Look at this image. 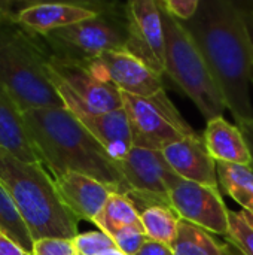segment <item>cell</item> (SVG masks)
I'll return each instance as SVG.
<instances>
[{
  "mask_svg": "<svg viewBox=\"0 0 253 255\" xmlns=\"http://www.w3.org/2000/svg\"><path fill=\"white\" fill-rule=\"evenodd\" d=\"M182 24L207 63L236 124L253 121V60L243 9L228 0H200L197 13Z\"/></svg>",
  "mask_w": 253,
  "mask_h": 255,
  "instance_id": "obj_1",
  "label": "cell"
},
{
  "mask_svg": "<svg viewBox=\"0 0 253 255\" xmlns=\"http://www.w3.org/2000/svg\"><path fill=\"white\" fill-rule=\"evenodd\" d=\"M24 120L40 163L54 179L76 172L125 194L118 163L67 108L30 109Z\"/></svg>",
  "mask_w": 253,
  "mask_h": 255,
  "instance_id": "obj_2",
  "label": "cell"
},
{
  "mask_svg": "<svg viewBox=\"0 0 253 255\" xmlns=\"http://www.w3.org/2000/svg\"><path fill=\"white\" fill-rule=\"evenodd\" d=\"M0 3V88L22 112L39 108H66L49 76L51 48Z\"/></svg>",
  "mask_w": 253,
  "mask_h": 255,
  "instance_id": "obj_3",
  "label": "cell"
},
{
  "mask_svg": "<svg viewBox=\"0 0 253 255\" xmlns=\"http://www.w3.org/2000/svg\"><path fill=\"white\" fill-rule=\"evenodd\" d=\"M0 184L22 217L33 241L75 239L79 220L64 205L52 175L42 163H25L0 148Z\"/></svg>",
  "mask_w": 253,
  "mask_h": 255,
  "instance_id": "obj_4",
  "label": "cell"
},
{
  "mask_svg": "<svg viewBox=\"0 0 253 255\" xmlns=\"http://www.w3.org/2000/svg\"><path fill=\"white\" fill-rule=\"evenodd\" d=\"M160 10L166 40V73L207 121L224 117L227 103L194 39L161 4Z\"/></svg>",
  "mask_w": 253,
  "mask_h": 255,
  "instance_id": "obj_5",
  "label": "cell"
},
{
  "mask_svg": "<svg viewBox=\"0 0 253 255\" xmlns=\"http://www.w3.org/2000/svg\"><path fill=\"white\" fill-rule=\"evenodd\" d=\"M52 54L89 63L109 51H125L128 39L127 12L103 7L94 18L51 31L43 36Z\"/></svg>",
  "mask_w": 253,
  "mask_h": 255,
  "instance_id": "obj_6",
  "label": "cell"
},
{
  "mask_svg": "<svg viewBox=\"0 0 253 255\" xmlns=\"http://www.w3.org/2000/svg\"><path fill=\"white\" fill-rule=\"evenodd\" d=\"M133 146L163 151L166 146L197 134L171 103L166 91L154 97H137L122 93Z\"/></svg>",
  "mask_w": 253,
  "mask_h": 255,
  "instance_id": "obj_7",
  "label": "cell"
},
{
  "mask_svg": "<svg viewBox=\"0 0 253 255\" xmlns=\"http://www.w3.org/2000/svg\"><path fill=\"white\" fill-rule=\"evenodd\" d=\"M48 69L66 108L79 106L95 114L122 109L121 91L95 76L88 64L51 54Z\"/></svg>",
  "mask_w": 253,
  "mask_h": 255,
  "instance_id": "obj_8",
  "label": "cell"
},
{
  "mask_svg": "<svg viewBox=\"0 0 253 255\" xmlns=\"http://www.w3.org/2000/svg\"><path fill=\"white\" fill-rule=\"evenodd\" d=\"M125 194L143 212L151 206H170V187L179 179L166 161L163 151L133 146L118 163Z\"/></svg>",
  "mask_w": 253,
  "mask_h": 255,
  "instance_id": "obj_9",
  "label": "cell"
},
{
  "mask_svg": "<svg viewBox=\"0 0 253 255\" xmlns=\"http://www.w3.org/2000/svg\"><path fill=\"white\" fill-rule=\"evenodd\" d=\"M125 12L128 21L125 51L163 76L166 73V40L158 1L134 0L125 4Z\"/></svg>",
  "mask_w": 253,
  "mask_h": 255,
  "instance_id": "obj_10",
  "label": "cell"
},
{
  "mask_svg": "<svg viewBox=\"0 0 253 255\" xmlns=\"http://www.w3.org/2000/svg\"><path fill=\"white\" fill-rule=\"evenodd\" d=\"M170 208L188 223H192L209 233L228 235V208L221 191L207 185L179 178L169 191Z\"/></svg>",
  "mask_w": 253,
  "mask_h": 255,
  "instance_id": "obj_11",
  "label": "cell"
},
{
  "mask_svg": "<svg viewBox=\"0 0 253 255\" xmlns=\"http://www.w3.org/2000/svg\"><path fill=\"white\" fill-rule=\"evenodd\" d=\"M86 64L95 76L112 82L122 93L154 97L164 91L161 76L127 51H109Z\"/></svg>",
  "mask_w": 253,
  "mask_h": 255,
  "instance_id": "obj_12",
  "label": "cell"
},
{
  "mask_svg": "<svg viewBox=\"0 0 253 255\" xmlns=\"http://www.w3.org/2000/svg\"><path fill=\"white\" fill-rule=\"evenodd\" d=\"M163 155L179 178L219 190L216 160L209 154L203 136L183 137L166 146Z\"/></svg>",
  "mask_w": 253,
  "mask_h": 255,
  "instance_id": "obj_13",
  "label": "cell"
},
{
  "mask_svg": "<svg viewBox=\"0 0 253 255\" xmlns=\"http://www.w3.org/2000/svg\"><path fill=\"white\" fill-rule=\"evenodd\" d=\"M57 190L69 211L81 221L94 223L112 193L103 182L76 172L64 173L55 179Z\"/></svg>",
  "mask_w": 253,
  "mask_h": 255,
  "instance_id": "obj_14",
  "label": "cell"
},
{
  "mask_svg": "<svg viewBox=\"0 0 253 255\" xmlns=\"http://www.w3.org/2000/svg\"><path fill=\"white\" fill-rule=\"evenodd\" d=\"M67 109L104 146V149L116 163L124 160L128 151L133 148L131 130L124 108L104 114H95L79 106H72Z\"/></svg>",
  "mask_w": 253,
  "mask_h": 255,
  "instance_id": "obj_15",
  "label": "cell"
},
{
  "mask_svg": "<svg viewBox=\"0 0 253 255\" xmlns=\"http://www.w3.org/2000/svg\"><path fill=\"white\" fill-rule=\"evenodd\" d=\"M101 9L73 3H30L19 9L15 19L27 30L46 36L51 31L94 18Z\"/></svg>",
  "mask_w": 253,
  "mask_h": 255,
  "instance_id": "obj_16",
  "label": "cell"
},
{
  "mask_svg": "<svg viewBox=\"0 0 253 255\" xmlns=\"http://www.w3.org/2000/svg\"><path fill=\"white\" fill-rule=\"evenodd\" d=\"M0 148L21 161L40 163L24 120V112L3 88H0Z\"/></svg>",
  "mask_w": 253,
  "mask_h": 255,
  "instance_id": "obj_17",
  "label": "cell"
},
{
  "mask_svg": "<svg viewBox=\"0 0 253 255\" xmlns=\"http://www.w3.org/2000/svg\"><path fill=\"white\" fill-rule=\"evenodd\" d=\"M203 139L209 154L216 161L252 167L248 142L237 124L228 123L224 117L210 120L207 121Z\"/></svg>",
  "mask_w": 253,
  "mask_h": 255,
  "instance_id": "obj_18",
  "label": "cell"
},
{
  "mask_svg": "<svg viewBox=\"0 0 253 255\" xmlns=\"http://www.w3.org/2000/svg\"><path fill=\"white\" fill-rule=\"evenodd\" d=\"M170 248L174 255H239L228 242L221 244L207 230L185 220L179 221Z\"/></svg>",
  "mask_w": 253,
  "mask_h": 255,
  "instance_id": "obj_19",
  "label": "cell"
},
{
  "mask_svg": "<svg viewBox=\"0 0 253 255\" xmlns=\"http://www.w3.org/2000/svg\"><path fill=\"white\" fill-rule=\"evenodd\" d=\"M92 224H95L100 232L113 238L118 232L127 227L142 226V221L140 212L127 196L112 193Z\"/></svg>",
  "mask_w": 253,
  "mask_h": 255,
  "instance_id": "obj_20",
  "label": "cell"
},
{
  "mask_svg": "<svg viewBox=\"0 0 253 255\" xmlns=\"http://www.w3.org/2000/svg\"><path fill=\"white\" fill-rule=\"evenodd\" d=\"M218 181L224 193L236 200L243 211L253 212V169L242 164L216 161Z\"/></svg>",
  "mask_w": 253,
  "mask_h": 255,
  "instance_id": "obj_21",
  "label": "cell"
},
{
  "mask_svg": "<svg viewBox=\"0 0 253 255\" xmlns=\"http://www.w3.org/2000/svg\"><path fill=\"white\" fill-rule=\"evenodd\" d=\"M140 221L151 241L170 245L176 238L180 217L170 206H151L140 212Z\"/></svg>",
  "mask_w": 253,
  "mask_h": 255,
  "instance_id": "obj_22",
  "label": "cell"
},
{
  "mask_svg": "<svg viewBox=\"0 0 253 255\" xmlns=\"http://www.w3.org/2000/svg\"><path fill=\"white\" fill-rule=\"evenodd\" d=\"M0 229L9 235L16 244H19L24 250L31 253L33 250V238L19 215L13 200L10 199L6 188L0 184Z\"/></svg>",
  "mask_w": 253,
  "mask_h": 255,
  "instance_id": "obj_23",
  "label": "cell"
},
{
  "mask_svg": "<svg viewBox=\"0 0 253 255\" xmlns=\"http://www.w3.org/2000/svg\"><path fill=\"white\" fill-rule=\"evenodd\" d=\"M225 239L239 255H253V227L242 211L228 209V235Z\"/></svg>",
  "mask_w": 253,
  "mask_h": 255,
  "instance_id": "obj_24",
  "label": "cell"
},
{
  "mask_svg": "<svg viewBox=\"0 0 253 255\" xmlns=\"http://www.w3.org/2000/svg\"><path fill=\"white\" fill-rule=\"evenodd\" d=\"M73 244H75L76 251L79 255H101L106 251L118 248L115 241L109 235H106L100 230L79 233L73 239Z\"/></svg>",
  "mask_w": 253,
  "mask_h": 255,
  "instance_id": "obj_25",
  "label": "cell"
},
{
  "mask_svg": "<svg viewBox=\"0 0 253 255\" xmlns=\"http://www.w3.org/2000/svg\"><path fill=\"white\" fill-rule=\"evenodd\" d=\"M112 239L115 241L116 247L125 255H136L140 251V248L149 241V238L145 233L143 226L127 227L118 232Z\"/></svg>",
  "mask_w": 253,
  "mask_h": 255,
  "instance_id": "obj_26",
  "label": "cell"
},
{
  "mask_svg": "<svg viewBox=\"0 0 253 255\" xmlns=\"http://www.w3.org/2000/svg\"><path fill=\"white\" fill-rule=\"evenodd\" d=\"M31 255H79L73 239L45 238L34 241Z\"/></svg>",
  "mask_w": 253,
  "mask_h": 255,
  "instance_id": "obj_27",
  "label": "cell"
},
{
  "mask_svg": "<svg viewBox=\"0 0 253 255\" xmlns=\"http://www.w3.org/2000/svg\"><path fill=\"white\" fill-rule=\"evenodd\" d=\"M160 4L177 21H189L198 10L200 0H161Z\"/></svg>",
  "mask_w": 253,
  "mask_h": 255,
  "instance_id": "obj_28",
  "label": "cell"
},
{
  "mask_svg": "<svg viewBox=\"0 0 253 255\" xmlns=\"http://www.w3.org/2000/svg\"><path fill=\"white\" fill-rule=\"evenodd\" d=\"M0 255H31L0 229Z\"/></svg>",
  "mask_w": 253,
  "mask_h": 255,
  "instance_id": "obj_29",
  "label": "cell"
},
{
  "mask_svg": "<svg viewBox=\"0 0 253 255\" xmlns=\"http://www.w3.org/2000/svg\"><path fill=\"white\" fill-rule=\"evenodd\" d=\"M136 255H174L170 245H166V244H161V242H157V241H148L142 248L140 251Z\"/></svg>",
  "mask_w": 253,
  "mask_h": 255,
  "instance_id": "obj_30",
  "label": "cell"
},
{
  "mask_svg": "<svg viewBox=\"0 0 253 255\" xmlns=\"http://www.w3.org/2000/svg\"><path fill=\"white\" fill-rule=\"evenodd\" d=\"M237 127L240 128V131L243 133L246 142H248V146H249V151H251V155H252V169H253V121H246V123H239Z\"/></svg>",
  "mask_w": 253,
  "mask_h": 255,
  "instance_id": "obj_31",
  "label": "cell"
},
{
  "mask_svg": "<svg viewBox=\"0 0 253 255\" xmlns=\"http://www.w3.org/2000/svg\"><path fill=\"white\" fill-rule=\"evenodd\" d=\"M243 16H245V25H246V33H248V40L251 46L253 58V10H245L243 9Z\"/></svg>",
  "mask_w": 253,
  "mask_h": 255,
  "instance_id": "obj_32",
  "label": "cell"
},
{
  "mask_svg": "<svg viewBox=\"0 0 253 255\" xmlns=\"http://www.w3.org/2000/svg\"><path fill=\"white\" fill-rule=\"evenodd\" d=\"M101 255H125L119 248H113V250H110V251H106L104 254Z\"/></svg>",
  "mask_w": 253,
  "mask_h": 255,
  "instance_id": "obj_33",
  "label": "cell"
},
{
  "mask_svg": "<svg viewBox=\"0 0 253 255\" xmlns=\"http://www.w3.org/2000/svg\"><path fill=\"white\" fill-rule=\"evenodd\" d=\"M242 212H243L245 218L249 221V224L253 227V212H249V211H242Z\"/></svg>",
  "mask_w": 253,
  "mask_h": 255,
  "instance_id": "obj_34",
  "label": "cell"
},
{
  "mask_svg": "<svg viewBox=\"0 0 253 255\" xmlns=\"http://www.w3.org/2000/svg\"><path fill=\"white\" fill-rule=\"evenodd\" d=\"M253 60V58H252ZM252 85H253V67H252Z\"/></svg>",
  "mask_w": 253,
  "mask_h": 255,
  "instance_id": "obj_35",
  "label": "cell"
}]
</instances>
